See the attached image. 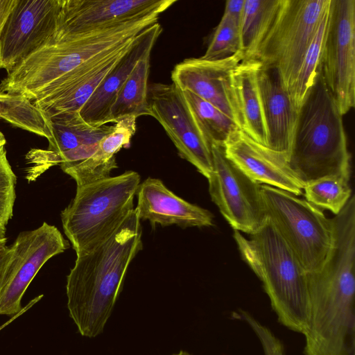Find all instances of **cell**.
Instances as JSON below:
<instances>
[{"label": "cell", "mask_w": 355, "mask_h": 355, "mask_svg": "<svg viewBox=\"0 0 355 355\" xmlns=\"http://www.w3.org/2000/svg\"><path fill=\"white\" fill-rule=\"evenodd\" d=\"M142 227L134 208L103 240L76 255L67 277L69 316L80 334H101L121 291L128 268L142 249Z\"/></svg>", "instance_id": "obj_1"}, {"label": "cell", "mask_w": 355, "mask_h": 355, "mask_svg": "<svg viewBox=\"0 0 355 355\" xmlns=\"http://www.w3.org/2000/svg\"><path fill=\"white\" fill-rule=\"evenodd\" d=\"M159 15L153 12L48 43L7 73L1 81L0 92L35 101L58 78L123 45L158 22Z\"/></svg>", "instance_id": "obj_2"}, {"label": "cell", "mask_w": 355, "mask_h": 355, "mask_svg": "<svg viewBox=\"0 0 355 355\" xmlns=\"http://www.w3.org/2000/svg\"><path fill=\"white\" fill-rule=\"evenodd\" d=\"M343 115L320 70L298 110L289 168L304 187L331 175H349L348 150Z\"/></svg>", "instance_id": "obj_3"}, {"label": "cell", "mask_w": 355, "mask_h": 355, "mask_svg": "<svg viewBox=\"0 0 355 355\" xmlns=\"http://www.w3.org/2000/svg\"><path fill=\"white\" fill-rule=\"evenodd\" d=\"M241 255L262 282L278 322L304 334L309 323L306 272L300 261L267 218L250 239L234 231Z\"/></svg>", "instance_id": "obj_4"}, {"label": "cell", "mask_w": 355, "mask_h": 355, "mask_svg": "<svg viewBox=\"0 0 355 355\" xmlns=\"http://www.w3.org/2000/svg\"><path fill=\"white\" fill-rule=\"evenodd\" d=\"M304 355H355V274L332 265L306 273Z\"/></svg>", "instance_id": "obj_5"}, {"label": "cell", "mask_w": 355, "mask_h": 355, "mask_svg": "<svg viewBox=\"0 0 355 355\" xmlns=\"http://www.w3.org/2000/svg\"><path fill=\"white\" fill-rule=\"evenodd\" d=\"M140 180L137 172L127 171L77 187L73 199L61 212L64 232L76 255L107 237L134 209Z\"/></svg>", "instance_id": "obj_6"}, {"label": "cell", "mask_w": 355, "mask_h": 355, "mask_svg": "<svg viewBox=\"0 0 355 355\" xmlns=\"http://www.w3.org/2000/svg\"><path fill=\"white\" fill-rule=\"evenodd\" d=\"M331 0H281L253 60L275 69L288 92Z\"/></svg>", "instance_id": "obj_7"}, {"label": "cell", "mask_w": 355, "mask_h": 355, "mask_svg": "<svg viewBox=\"0 0 355 355\" xmlns=\"http://www.w3.org/2000/svg\"><path fill=\"white\" fill-rule=\"evenodd\" d=\"M261 192L267 217L306 272L318 270L331 246V219L320 209L288 191L261 184Z\"/></svg>", "instance_id": "obj_8"}, {"label": "cell", "mask_w": 355, "mask_h": 355, "mask_svg": "<svg viewBox=\"0 0 355 355\" xmlns=\"http://www.w3.org/2000/svg\"><path fill=\"white\" fill-rule=\"evenodd\" d=\"M69 246L59 230L44 222L19 234L0 278V315H13L21 309L22 297L37 273L53 257Z\"/></svg>", "instance_id": "obj_9"}, {"label": "cell", "mask_w": 355, "mask_h": 355, "mask_svg": "<svg viewBox=\"0 0 355 355\" xmlns=\"http://www.w3.org/2000/svg\"><path fill=\"white\" fill-rule=\"evenodd\" d=\"M320 69L344 116L355 106L354 0H331Z\"/></svg>", "instance_id": "obj_10"}, {"label": "cell", "mask_w": 355, "mask_h": 355, "mask_svg": "<svg viewBox=\"0 0 355 355\" xmlns=\"http://www.w3.org/2000/svg\"><path fill=\"white\" fill-rule=\"evenodd\" d=\"M213 171L207 179L211 200L234 230L256 232L267 219L261 184L254 182L212 144Z\"/></svg>", "instance_id": "obj_11"}, {"label": "cell", "mask_w": 355, "mask_h": 355, "mask_svg": "<svg viewBox=\"0 0 355 355\" xmlns=\"http://www.w3.org/2000/svg\"><path fill=\"white\" fill-rule=\"evenodd\" d=\"M148 102L149 116L162 125L180 156L208 179L213 171L211 145L198 130L181 90L173 83H151Z\"/></svg>", "instance_id": "obj_12"}, {"label": "cell", "mask_w": 355, "mask_h": 355, "mask_svg": "<svg viewBox=\"0 0 355 355\" xmlns=\"http://www.w3.org/2000/svg\"><path fill=\"white\" fill-rule=\"evenodd\" d=\"M60 0H16L0 37V69L7 73L53 37Z\"/></svg>", "instance_id": "obj_13"}, {"label": "cell", "mask_w": 355, "mask_h": 355, "mask_svg": "<svg viewBox=\"0 0 355 355\" xmlns=\"http://www.w3.org/2000/svg\"><path fill=\"white\" fill-rule=\"evenodd\" d=\"M177 0H60L55 33L48 43L153 12L162 13ZM47 43V44H48Z\"/></svg>", "instance_id": "obj_14"}, {"label": "cell", "mask_w": 355, "mask_h": 355, "mask_svg": "<svg viewBox=\"0 0 355 355\" xmlns=\"http://www.w3.org/2000/svg\"><path fill=\"white\" fill-rule=\"evenodd\" d=\"M223 148L225 157L254 182L302 194L304 186L289 168L286 154L254 141L240 129L229 135Z\"/></svg>", "instance_id": "obj_15"}, {"label": "cell", "mask_w": 355, "mask_h": 355, "mask_svg": "<svg viewBox=\"0 0 355 355\" xmlns=\"http://www.w3.org/2000/svg\"><path fill=\"white\" fill-rule=\"evenodd\" d=\"M243 59L242 51L220 60L187 58L174 67L171 80L181 91H190L214 105L231 118L239 128L229 76L231 71Z\"/></svg>", "instance_id": "obj_16"}, {"label": "cell", "mask_w": 355, "mask_h": 355, "mask_svg": "<svg viewBox=\"0 0 355 355\" xmlns=\"http://www.w3.org/2000/svg\"><path fill=\"white\" fill-rule=\"evenodd\" d=\"M138 35L115 51L94 70L78 69L58 78L37 95L33 104L46 119L60 113L79 112L102 80L130 49Z\"/></svg>", "instance_id": "obj_17"}, {"label": "cell", "mask_w": 355, "mask_h": 355, "mask_svg": "<svg viewBox=\"0 0 355 355\" xmlns=\"http://www.w3.org/2000/svg\"><path fill=\"white\" fill-rule=\"evenodd\" d=\"M136 194V209L141 220H148L153 226L202 227L213 225L209 211L178 196L159 179L148 178L139 184Z\"/></svg>", "instance_id": "obj_18"}, {"label": "cell", "mask_w": 355, "mask_h": 355, "mask_svg": "<svg viewBox=\"0 0 355 355\" xmlns=\"http://www.w3.org/2000/svg\"><path fill=\"white\" fill-rule=\"evenodd\" d=\"M162 32V28L157 22L137 36L130 49L80 110L79 114L86 123L94 128H99L110 123V111L116 94L137 62L146 54L151 53Z\"/></svg>", "instance_id": "obj_19"}, {"label": "cell", "mask_w": 355, "mask_h": 355, "mask_svg": "<svg viewBox=\"0 0 355 355\" xmlns=\"http://www.w3.org/2000/svg\"><path fill=\"white\" fill-rule=\"evenodd\" d=\"M52 137L47 151L53 163L60 167L72 165L90 157L99 142L114 130L113 125L94 128L86 123L79 112H64L46 119Z\"/></svg>", "instance_id": "obj_20"}, {"label": "cell", "mask_w": 355, "mask_h": 355, "mask_svg": "<svg viewBox=\"0 0 355 355\" xmlns=\"http://www.w3.org/2000/svg\"><path fill=\"white\" fill-rule=\"evenodd\" d=\"M257 78L268 130V147L288 156L298 110L293 106L275 69L261 65Z\"/></svg>", "instance_id": "obj_21"}, {"label": "cell", "mask_w": 355, "mask_h": 355, "mask_svg": "<svg viewBox=\"0 0 355 355\" xmlns=\"http://www.w3.org/2000/svg\"><path fill=\"white\" fill-rule=\"evenodd\" d=\"M260 66L257 60H242L231 71L229 82L239 129L268 146V130L257 78Z\"/></svg>", "instance_id": "obj_22"}, {"label": "cell", "mask_w": 355, "mask_h": 355, "mask_svg": "<svg viewBox=\"0 0 355 355\" xmlns=\"http://www.w3.org/2000/svg\"><path fill=\"white\" fill-rule=\"evenodd\" d=\"M134 116H125L114 121V130L99 142L96 150L88 158L62 166V170L76 182L77 187L106 179L111 171L118 167L115 155L123 148L130 146L136 132Z\"/></svg>", "instance_id": "obj_23"}, {"label": "cell", "mask_w": 355, "mask_h": 355, "mask_svg": "<svg viewBox=\"0 0 355 355\" xmlns=\"http://www.w3.org/2000/svg\"><path fill=\"white\" fill-rule=\"evenodd\" d=\"M150 53L146 54L136 64L110 108V123L125 116H149L148 79L150 71Z\"/></svg>", "instance_id": "obj_24"}, {"label": "cell", "mask_w": 355, "mask_h": 355, "mask_svg": "<svg viewBox=\"0 0 355 355\" xmlns=\"http://www.w3.org/2000/svg\"><path fill=\"white\" fill-rule=\"evenodd\" d=\"M281 0H245L239 26L243 60L254 59L276 16Z\"/></svg>", "instance_id": "obj_25"}, {"label": "cell", "mask_w": 355, "mask_h": 355, "mask_svg": "<svg viewBox=\"0 0 355 355\" xmlns=\"http://www.w3.org/2000/svg\"><path fill=\"white\" fill-rule=\"evenodd\" d=\"M181 92L198 130L211 146H223L229 135L239 129L231 118L210 103L190 91Z\"/></svg>", "instance_id": "obj_26"}, {"label": "cell", "mask_w": 355, "mask_h": 355, "mask_svg": "<svg viewBox=\"0 0 355 355\" xmlns=\"http://www.w3.org/2000/svg\"><path fill=\"white\" fill-rule=\"evenodd\" d=\"M0 119L48 140L52 137L44 114L29 99L19 94L0 92Z\"/></svg>", "instance_id": "obj_27"}, {"label": "cell", "mask_w": 355, "mask_h": 355, "mask_svg": "<svg viewBox=\"0 0 355 355\" xmlns=\"http://www.w3.org/2000/svg\"><path fill=\"white\" fill-rule=\"evenodd\" d=\"M331 4V3H330ZM330 8V7H329ZM329 9L321 20L299 69L296 78L288 92L291 101L298 110L318 74L322 49L327 30Z\"/></svg>", "instance_id": "obj_28"}, {"label": "cell", "mask_w": 355, "mask_h": 355, "mask_svg": "<svg viewBox=\"0 0 355 355\" xmlns=\"http://www.w3.org/2000/svg\"><path fill=\"white\" fill-rule=\"evenodd\" d=\"M349 179V175H336L311 182L303 188L306 200L337 215L352 196Z\"/></svg>", "instance_id": "obj_29"}, {"label": "cell", "mask_w": 355, "mask_h": 355, "mask_svg": "<svg viewBox=\"0 0 355 355\" xmlns=\"http://www.w3.org/2000/svg\"><path fill=\"white\" fill-rule=\"evenodd\" d=\"M240 21L223 13L205 54L204 60H220L234 55L240 49Z\"/></svg>", "instance_id": "obj_30"}, {"label": "cell", "mask_w": 355, "mask_h": 355, "mask_svg": "<svg viewBox=\"0 0 355 355\" xmlns=\"http://www.w3.org/2000/svg\"><path fill=\"white\" fill-rule=\"evenodd\" d=\"M17 178L7 158L5 146L0 148V234L12 217Z\"/></svg>", "instance_id": "obj_31"}, {"label": "cell", "mask_w": 355, "mask_h": 355, "mask_svg": "<svg viewBox=\"0 0 355 355\" xmlns=\"http://www.w3.org/2000/svg\"><path fill=\"white\" fill-rule=\"evenodd\" d=\"M234 317L245 321L259 339L265 355H285L281 340L266 326L261 323L249 312L239 309L233 313Z\"/></svg>", "instance_id": "obj_32"}, {"label": "cell", "mask_w": 355, "mask_h": 355, "mask_svg": "<svg viewBox=\"0 0 355 355\" xmlns=\"http://www.w3.org/2000/svg\"><path fill=\"white\" fill-rule=\"evenodd\" d=\"M245 0H228L224 13L241 21Z\"/></svg>", "instance_id": "obj_33"}, {"label": "cell", "mask_w": 355, "mask_h": 355, "mask_svg": "<svg viewBox=\"0 0 355 355\" xmlns=\"http://www.w3.org/2000/svg\"><path fill=\"white\" fill-rule=\"evenodd\" d=\"M16 0H0V37Z\"/></svg>", "instance_id": "obj_34"}, {"label": "cell", "mask_w": 355, "mask_h": 355, "mask_svg": "<svg viewBox=\"0 0 355 355\" xmlns=\"http://www.w3.org/2000/svg\"><path fill=\"white\" fill-rule=\"evenodd\" d=\"M10 254L9 246L6 245V242L0 243V278L7 262Z\"/></svg>", "instance_id": "obj_35"}, {"label": "cell", "mask_w": 355, "mask_h": 355, "mask_svg": "<svg viewBox=\"0 0 355 355\" xmlns=\"http://www.w3.org/2000/svg\"><path fill=\"white\" fill-rule=\"evenodd\" d=\"M6 144V138H5L4 135H3V133L1 132H0V148L5 146Z\"/></svg>", "instance_id": "obj_36"}, {"label": "cell", "mask_w": 355, "mask_h": 355, "mask_svg": "<svg viewBox=\"0 0 355 355\" xmlns=\"http://www.w3.org/2000/svg\"><path fill=\"white\" fill-rule=\"evenodd\" d=\"M172 355H192V354H190L188 352H186V351H184V350H180L178 352H177L175 354H173Z\"/></svg>", "instance_id": "obj_37"}, {"label": "cell", "mask_w": 355, "mask_h": 355, "mask_svg": "<svg viewBox=\"0 0 355 355\" xmlns=\"http://www.w3.org/2000/svg\"><path fill=\"white\" fill-rule=\"evenodd\" d=\"M7 242V238L6 235L0 234V243Z\"/></svg>", "instance_id": "obj_38"}]
</instances>
